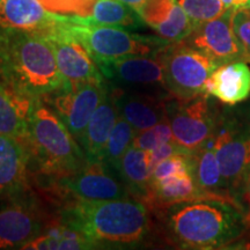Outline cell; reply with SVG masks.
<instances>
[{
	"label": "cell",
	"instance_id": "cell-11",
	"mask_svg": "<svg viewBox=\"0 0 250 250\" xmlns=\"http://www.w3.org/2000/svg\"><path fill=\"white\" fill-rule=\"evenodd\" d=\"M62 184L77 198L86 202L127 198L130 193L117 170L103 160H87Z\"/></svg>",
	"mask_w": 250,
	"mask_h": 250
},
{
	"label": "cell",
	"instance_id": "cell-23",
	"mask_svg": "<svg viewBox=\"0 0 250 250\" xmlns=\"http://www.w3.org/2000/svg\"><path fill=\"white\" fill-rule=\"evenodd\" d=\"M211 201L197 186L192 173H184L151 184L147 202L156 208H169L183 203Z\"/></svg>",
	"mask_w": 250,
	"mask_h": 250
},
{
	"label": "cell",
	"instance_id": "cell-21",
	"mask_svg": "<svg viewBox=\"0 0 250 250\" xmlns=\"http://www.w3.org/2000/svg\"><path fill=\"white\" fill-rule=\"evenodd\" d=\"M118 117L120 112L114 88H108L107 94L94 111L79 140L87 160H102L109 136Z\"/></svg>",
	"mask_w": 250,
	"mask_h": 250
},
{
	"label": "cell",
	"instance_id": "cell-3",
	"mask_svg": "<svg viewBox=\"0 0 250 250\" xmlns=\"http://www.w3.org/2000/svg\"><path fill=\"white\" fill-rule=\"evenodd\" d=\"M169 208L168 230L182 248H224L239 239L248 227L245 213L227 202H190Z\"/></svg>",
	"mask_w": 250,
	"mask_h": 250
},
{
	"label": "cell",
	"instance_id": "cell-14",
	"mask_svg": "<svg viewBox=\"0 0 250 250\" xmlns=\"http://www.w3.org/2000/svg\"><path fill=\"white\" fill-rule=\"evenodd\" d=\"M61 21V15L50 13L39 0H0V29L22 30L45 39Z\"/></svg>",
	"mask_w": 250,
	"mask_h": 250
},
{
	"label": "cell",
	"instance_id": "cell-1",
	"mask_svg": "<svg viewBox=\"0 0 250 250\" xmlns=\"http://www.w3.org/2000/svg\"><path fill=\"white\" fill-rule=\"evenodd\" d=\"M0 77L34 99L65 86L50 43L22 30L0 29Z\"/></svg>",
	"mask_w": 250,
	"mask_h": 250
},
{
	"label": "cell",
	"instance_id": "cell-26",
	"mask_svg": "<svg viewBox=\"0 0 250 250\" xmlns=\"http://www.w3.org/2000/svg\"><path fill=\"white\" fill-rule=\"evenodd\" d=\"M83 19L90 23L120 27L127 30H136L145 26L142 17L120 0H98L92 14Z\"/></svg>",
	"mask_w": 250,
	"mask_h": 250
},
{
	"label": "cell",
	"instance_id": "cell-13",
	"mask_svg": "<svg viewBox=\"0 0 250 250\" xmlns=\"http://www.w3.org/2000/svg\"><path fill=\"white\" fill-rule=\"evenodd\" d=\"M45 227L39 208L23 195L0 208V249H22Z\"/></svg>",
	"mask_w": 250,
	"mask_h": 250
},
{
	"label": "cell",
	"instance_id": "cell-8",
	"mask_svg": "<svg viewBox=\"0 0 250 250\" xmlns=\"http://www.w3.org/2000/svg\"><path fill=\"white\" fill-rule=\"evenodd\" d=\"M56 56L64 87H73L94 81H104L103 74L83 42L68 29L65 18L57 29L45 37Z\"/></svg>",
	"mask_w": 250,
	"mask_h": 250
},
{
	"label": "cell",
	"instance_id": "cell-5",
	"mask_svg": "<svg viewBox=\"0 0 250 250\" xmlns=\"http://www.w3.org/2000/svg\"><path fill=\"white\" fill-rule=\"evenodd\" d=\"M68 29L86 46L96 64L129 56H156L170 42L140 35L120 27L87 22L83 18L64 17Z\"/></svg>",
	"mask_w": 250,
	"mask_h": 250
},
{
	"label": "cell",
	"instance_id": "cell-9",
	"mask_svg": "<svg viewBox=\"0 0 250 250\" xmlns=\"http://www.w3.org/2000/svg\"><path fill=\"white\" fill-rule=\"evenodd\" d=\"M108 88L109 85L104 81H94L73 87H62L44 99L79 143L90 117L107 94Z\"/></svg>",
	"mask_w": 250,
	"mask_h": 250
},
{
	"label": "cell",
	"instance_id": "cell-2",
	"mask_svg": "<svg viewBox=\"0 0 250 250\" xmlns=\"http://www.w3.org/2000/svg\"><path fill=\"white\" fill-rule=\"evenodd\" d=\"M62 219L85 234L94 248H132L145 240L149 228L146 206L129 197L80 201L68 208Z\"/></svg>",
	"mask_w": 250,
	"mask_h": 250
},
{
	"label": "cell",
	"instance_id": "cell-18",
	"mask_svg": "<svg viewBox=\"0 0 250 250\" xmlns=\"http://www.w3.org/2000/svg\"><path fill=\"white\" fill-rule=\"evenodd\" d=\"M112 88L120 116L129 122L137 132L167 120V103L164 99L148 93Z\"/></svg>",
	"mask_w": 250,
	"mask_h": 250
},
{
	"label": "cell",
	"instance_id": "cell-6",
	"mask_svg": "<svg viewBox=\"0 0 250 250\" xmlns=\"http://www.w3.org/2000/svg\"><path fill=\"white\" fill-rule=\"evenodd\" d=\"M165 89L177 100H191L205 93V83L219 65L184 41L169 43L159 54Z\"/></svg>",
	"mask_w": 250,
	"mask_h": 250
},
{
	"label": "cell",
	"instance_id": "cell-25",
	"mask_svg": "<svg viewBox=\"0 0 250 250\" xmlns=\"http://www.w3.org/2000/svg\"><path fill=\"white\" fill-rule=\"evenodd\" d=\"M22 249H94L92 242L76 226L62 219V223L45 225L40 235L28 242Z\"/></svg>",
	"mask_w": 250,
	"mask_h": 250
},
{
	"label": "cell",
	"instance_id": "cell-19",
	"mask_svg": "<svg viewBox=\"0 0 250 250\" xmlns=\"http://www.w3.org/2000/svg\"><path fill=\"white\" fill-rule=\"evenodd\" d=\"M191 173L197 186L211 201L227 202L243 212V208L228 192L221 175L214 147V137L190 154Z\"/></svg>",
	"mask_w": 250,
	"mask_h": 250
},
{
	"label": "cell",
	"instance_id": "cell-15",
	"mask_svg": "<svg viewBox=\"0 0 250 250\" xmlns=\"http://www.w3.org/2000/svg\"><path fill=\"white\" fill-rule=\"evenodd\" d=\"M29 166L30 155L22 140L0 133V199L24 195Z\"/></svg>",
	"mask_w": 250,
	"mask_h": 250
},
{
	"label": "cell",
	"instance_id": "cell-7",
	"mask_svg": "<svg viewBox=\"0 0 250 250\" xmlns=\"http://www.w3.org/2000/svg\"><path fill=\"white\" fill-rule=\"evenodd\" d=\"M167 118L175 142L189 151L208 143L218 130L208 94L184 101L175 99L167 103Z\"/></svg>",
	"mask_w": 250,
	"mask_h": 250
},
{
	"label": "cell",
	"instance_id": "cell-31",
	"mask_svg": "<svg viewBox=\"0 0 250 250\" xmlns=\"http://www.w3.org/2000/svg\"><path fill=\"white\" fill-rule=\"evenodd\" d=\"M191 152L187 153V154H175L164 161L159 162L154 167V169L152 170L151 184L175 176V175L191 171V161H190Z\"/></svg>",
	"mask_w": 250,
	"mask_h": 250
},
{
	"label": "cell",
	"instance_id": "cell-36",
	"mask_svg": "<svg viewBox=\"0 0 250 250\" xmlns=\"http://www.w3.org/2000/svg\"><path fill=\"white\" fill-rule=\"evenodd\" d=\"M120 1L124 2L125 5L130 6L131 8H133L134 11H136L137 13L139 14L140 9H142L144 4H145V2L147 1V0H120Z\"/></svg>",
	"mask_w": 250,
	"mask_h": 250
},
{
	"label": "cell",
	"instance_id": "cell-27",
	"mask_svg": "<svg viewBox=\"0 0 250 250\" xmlns=\"http://www.w3.org/2000/svg\"><path fill=\"white\" fill-rule=\"evenodd\" d=\"M137 131L129 122L125 121L123 117H118L109 136L102 160L110 165L112 168H116L124 153L132 146Z\"/></svg>",
	"mask_w": 250,
	"mask_h": 250
},
{
	"label": "cell",
	"instance_id": "cell-10",
	"mask_svg": "<svg viewBox=\"0 0 250 250\" xmlns=\"http://www.w3.org/2000/svg\"><path fill=\"white\" fill-rule=\"evenodd\" d=\"M214 147L225 186L242 206L250 175V132L240 133L230 127H221L214 134Z\"/></svg>",
	"mask_w": 250,
	"mask_h": 250
},
{
	"label": "cell",
	"instance_id": "cell-29",
	"mask_svg": "<svg viewBox=\"0 0 250 250\" xmlns=\"http://www.w3.org/2000/svg\"><path fill=\"white\" fill-rule=\"evenodd\" d=\"M46 11L61 17L88 18L98 0H39Z\"/></svg>",
	"mask_w": 250,
	"mask_h": 250
},
{
	"label": "cell",
	"instance_id": "cell-16",
	"mask_svg": "<svg viewBox=\"0 0 250 250\" xmlns=\"http://www.w3.org/2000/svg\"><path fill=\"white\" fill-rule=\"evenodd\" d=\"M103 77L125 86L165 88L164 67L159 55L129 56L109 62H98Z\"/></svg>",
	"mask_w": 250,
	"mask_h": 250
},
{
	"label": "cell",
	"instance_id": "cell-35",
	"mask_svg": "<svg viewBox=\"0 0 250 250\" xmlns=\"http://www.w3.org/2000/svg\"><path fill=\"white\" fill-rule=\"evenodd\" d=\"M243 201H246L247 204H248V210L246 212L245 218H246L247 226L249 227L250 226V175H249L248 182H247V186H246L245 195H243Z\"/></svg>",
	"mask_w": 250,
	"mask_h": 250
},
{
	"label": "cell",
	"instance_id": "cell-17",
	"mask_svg": "<svg viewBox=\"0 0 250 250\" xmlns=\"http://www.w3.org/2000/svg\"><path fill=\"white\" fill-rule=\"evenodd\" d=\"M139 15L145 24L170 43L186 40L195 28L179 0H147Z\"/></svg>",
	"mask_w": 250,
	"mask_h": 250
},
{
	"label": "cell",
	"instance_id": "cell-4",
	"mask_svg": "<svg viewBox=\"0 0 250 250\" xmlns=\"http://www.w3.org/2000/svg\"><path fill=\"white\" fill-rule=\"evenodd\" d=\"M23 143L41 173L50 177L66 180L87 162L78 140L42 99H36L34 103Z\"/></svg>",
	"mask_w": 250,
	"mask_h": 250
},
{
	"label": "cell",
	"instance_id": "cell-33",
	"mask_svg": "<svg viewBox=\"0 0 250 250\" xmlns=\"http://www.w3.org/2000/svg\"><path fill=\"white\" fill-rule=\"evenodd\" d=\"M190 152L191 151L180 146L175 140L162 144V145L149 151V168H151V173L159 162L164 161L175 154H187V153Z\"/></svg>",
	"mask_w": 250,
	"mask_h": 250
},
{
	"label": "cell",
	"instance_id": "cell-34",
	"mask_svg": "<svg viewBox=\"0 0 250 250\" xmlns=\"http://www.w3.org/2000/svg\"><path fill=\"white\" fill-rule=\"evenodd\" d=\"M228 8L239 9L250 7V0H221Z\"/></svg>",
	"mask_w": 250,
	"mask_h": 250
},
{
	"label": "cell",
	"instance_id": "cell-20",
	"mask_svg": "<svg viewBox=\"0 0 250 250\" xmlns=\"http://www.w3.org/2000/svg\"><path fill=\"white\" fill-rule=\"evenodd\" d=\"M205 93L228 105L246 101L250 95V68L246 62L219 65L205 83Z\"/></svg>",
	"mask_w": 250,
	"mask_h": 250
},
{
	"label": "cell",
	"instance_id": "cell-30",
	"mask_svg": "<svg viewBox=\"0 0 250 250\" xmlns=\"http://www.w3.org/2000/svg\"><path fill=\"white\" fill-rule=\"evenodd\" d=\"M171 140H174L173 131L167 118L154 126L137 132L132 145L145 151H152L162 144L171 142Z\"/></svg>",
	"mask_w": 250,
	"mask_h": 250
},
{
	"label": "cell",
	"instance_id": "cell-24",
	"mask_svg": "<svg viewBox=\"0 0 250 250\" xmlns=\"http://www.w3.org/2000/svg\"><path fill=\"white\" fill-rule=\"evenodd\" d=\"M115 169L126 186L129 192L147 201L151 190V168H149V151L131 146Z\"/></svg>",
	"mask_w": 250,
	"mask_h": 250
},
{
	"label": "cell",
	"instance_id": "cell-32",
	"mask_svg": "<svg viewBox=\"0 0 250 250\" xmlns=\"http://www.w3.org/2000/svg\"><path fill=\"white\" fill-rule=\"evenodd\" d=\"M232 26L246 62H250V7L234 11Z\"/></svg>",
	"mask_w": 250,
	"mask_h": 250
},
{
	"label": "cell",
	"instance_id": "cell-12",
	"mask_svg": "<svg viewBox=\"0 0 250 250\" xmlns=\"http://www.w3.org/2000/svg\"><path fill=\"white\" fill-rule=\"evenodd\" d=\"M234 11L235 9L228 8L220 17L195 27L191 34L183 41L192 48L204 52L218 65L246 62L233 30Z\"/></svg>",
	"mask_w": 250,
	"mask_h": 250
},
{
	"label": "cell",
	"instance_id": "cell-28",
	"mask_svg": "<svg viewBox=\"0 0 250 250\" xmlns=\"http://www.w3.org/2000/svg\"><path fill=\"white\" fill-rule=\"evenodd\" d=\"M179 2L193 27L220 17L228 9L221 0H179Z\"/></svg>",
	"mask_w": 250,
	"mask_h": 250
},
{
	"label": "cell",
	"instance_id": "cell-22",
	"mask_svg": "<svg viewBox=\"0 0 250 250\" xmlns=\"http://www.w3.org/2000/svg\"><path fill=\"white\" fill-rule=\"evenodd\" d=\"M35 100L0 77V133L23 142Z\"/></svg>",
	"mask_w": 250,
	"mask_h": 250
}]
</instances>
